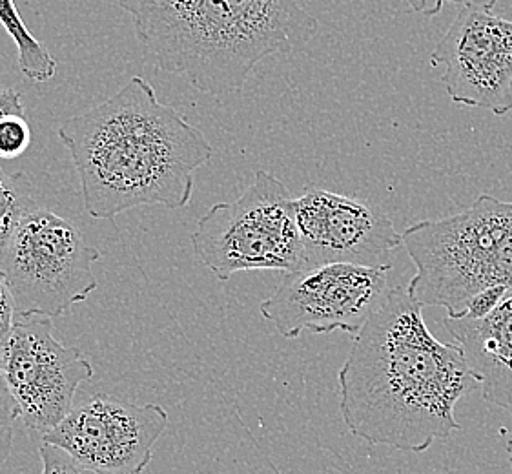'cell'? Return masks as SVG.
Wrapping results in <instances>:
<instances>
[{
  "instance_id": "1",
  "label": "cell",
  "mask_w": 512,
  "mask_h": 474,
  "mask_svg": "<svg viewBox=\"0 0 512 474\" xmlns=\"http://www.w3.org/2000/svg\"><path fill=\"white\" fill-rule=\"evenodd\" d=\"M409 287H394L354 336L338 372L339 409L369 445L423 453L460 431L456 403L480 387L460 345L434 338Z\"/></svg>"
},
{
  "instance_id": "2",
  "label": "cell",
  "mask_w": 512,
  "mask_h": 474,
  "mask_svg": "<svg viewBox=\"0 0 512 474\" xmlns=\"http://www.w3.org/2000/svg\"><path fill=\"white\" fill-rule=\"evenodd\" d=\"M59 139L72 155L93 219L150 205L185 208L194 194L195 170L214 155L205 134L161 103L139 75L104 103L66 119Z\"/></svg>"
},
{
  "instance_id": "3",
  "label": "cell",
  "mask_w": 512,
  "mask_h": 474,
  "mask_svg": "<svg viewBox=\"0 0 512 474\" xmlns=\"http://www.w3.org/2000/svg\"><path fill=\"white\" fill-rule=\"evenodd\" d=\"M159 68L195 90L241 93L272 55L305 50L319 22L299 0H119Z\"/></svg>"
},
{
  "instance_id": "4",
  "label": "cell",
  "mask_w": 512,
  "mask_h": 474,
  "mask_svg": "<svg viewBox=\"0 0 512 474\" xmlns=\"http://www.w3.org/2000/svg\"><path fill=\"white\" fill-rule=\"evenodd\" d=\"M401 237L418 270L407 287L423 307L458 318L482 290L512 289V203L482 194L458 214L416 223Z\"/></svg>"
},
{
  "instance_id": "5",
  "label": "cell",
  "mask_w": 512,
  "mask_h": 474,
  "mask_svg": "<svg viewBox=\"0 0 512 474\" xmlns=\"http://www.w3.org/2000/svg\"><path fill=\"white\" fill-rule=\"evenodd\" d=\"M296 201L274 174L257 170L241 197L217 203L199 219L195 256L219 281L248 270H301Z\"/></svg>"
},
{
  "instance_id": "6",
  "label": "cell",
  "mask_w": 512,
  "mask_h": 474,
  "mask_svg": "<svg viewBox=\"0 0 512 474\" xmlns=\"http://www.w3.org/2000/svg\"><path fill=\"white\" fill-rule=\"evenodd\" d=\"M101 252L66 217L33 208L0 248V274L17 314L62 316L97 290Z\"/></svg>"
},
{
  "instance_id": "7",
  "label": "cell",
  "mask_w": 512,
  "mask_h": 474,
  "mask_svg": "<svg viewBox=\"0 0 512 474\" xmlns=\"http://www.w3.org/2000/svg\"><path fill=\"white\" fill-rule=\"evenodd\" d=\"M390 270L328 263L287 272L259 310L287 340H296L305 330L358 336L389 296Z\"/></svg>"
},
{
  "instance_id": "8",
  "label": "cell",
  "mask_w": 512,
  "mask_h": 474,
  "mask_svg": "<svg viewBox=\"0 0 512 474\" xmlns=\"http://www.w3.org/2000/svg\"><path fill=\"white\" fill-rule=\"evenodd\" d=\"M0 354L19 420L42 436L70 414L79 385L93 378L90 360L57 340L52 318L41 314H17Z\"/></svg>"
},
{
  "instance_id": "9",
  "label": "cell",
  "mask_w": 512,
  "mask_h": 474,
  "mask_svg": "<svg viewBox=\"0 0 512 474\" xmlns=\"http://www.w3.org/2000/svg\"><path fill=\"white\" fill-rule=\"evenodd\" d=\"M166 427L168 413L161 405H137L101 392L73 405L42 444L59 447L93 474H141Z\"/></svg>"
},
{
  "instance_id": "10",
  "label": "cell",
  "mask_w": 512,
  "mask_h": 474,
  "mask_svg": "<svg viewBox=\"0 0 512 474\" xmlns=\"http://www.w3.org/2000/svg\"><path fill=\"white\" fill-rule=\"evenodd\" d=\"M443 68L452 101L491 114L512 110V21L480 6H460L429 57Z\"/></svg>"
},
{
  "instance_id": "11",
  "label": "cell",
  "mask_w": 512,
  "mask_h": 474,
  "mask_svg": "<svg viewBox=\"0 0 512 474\" xmlns=\"http://www.w3.org/2000/svg\"><path fill=\"white\" fill-rule=\"evenodd\" d=\"M296 223L303 245V268L328 263L392 267L390 258L403 237L379 208L318 186L297 197Z\"/></svg>"
},
{
  "instance_id": "12",
  "label": "cell",
  "mask_w": 512,
  "mask_h": 474,
  "mask_svg": "<svg viewBox=\"0 0 512 474\" xmlns=\"http://www.w3.org/2000/svg\"><path fill=\"white\" fill-rule=\"evenodd\" d=\"M483 400L512 416V289L483 320L445 318Z\"/></svg>"
},
{
  "instance_id": "13",
  "label": "cell",
  "mask_w": 512,
  "mask_h": 474,
  "mask_svg": "<svg viewBox=\"0 0 512 474\" xmlns=\"http://www.w3.org/2000/svg\"><path fill=\"white\" fill-rule=\"evenodd\" d=\"M0 24L17 46V64L26 79L48 83L57 73V61L22 21L15 0H0Z\"/></svg>"
},
{
  "instance_id": "14",
  "label": "cell",
  "mask_w": 512,
  "mask_h": 474,
  "mask_svg": "<svg viewBox=\"0 0 512 474\" xmlns=\"http://www.w3.org/2000/svg\"><path fill=\"white\" fill-rule=\"evenodd\" d=\"M31 183L24 174H8L0 168V248L8 243L22 217L37 208Z\"/></svg>"
},
{
  "instance_id": "15",
  "label": "cell",
  "mask_w": 512,
  "mask_h": 474,
  "mask_svg": "<svg viewBox=\"0 0 512 474\" xmlns=\"http://www.w3.org/2000/svg\"><path fill=\"white\" fill-rule=\"evenodd\" d=\"M31 124L26 114L0 117V159H17L30 150Z\"/></svg>"
},
{
  "instance_id": "16",
  "label": "cell",
  "mask_w": 512,
  "mask_h": 474,
  "mask_svg": "<svg viewBox=\"0 0 512 474\" xmlns=\"http://www.w3.org/2000/svg\"><path fill=\"white\" fill-rule=\"evenodd\" d=\"M17 420H19V411L4 382L2 354H0V465L6 464V460L10 458Z\"/></svg>"
},
{
  "instance_id": "17",
  "label": "cell",
  "mask_w": 512,
  "mask_h": 474,
  "mask_svg": "<svg viewBox=\"0 0 512 474\" xmlns=\"http://www.w3.org/2000/svg\"><path fill=\"white\" fill-rule=\"evenodd\" d=\"M39 454L42 462L41 474H93L77 464L70 454L64 453L59 447L42 444Z\"/></svg>"
},
{
  "instance_id": "18",
  "label": "cell",
  "mask_w": 512,
  "mask_h": 474,
  "mask_svg": "<svg viewBox=\"0 0 512 474\" xmlns=\"http://www.w3.org/2000/svg\"><path fill=\"white\" fill-rule=\"evenodd\" d=\"M507 290L509 289H505L502 285L482 290L480 294H476L467 303V307H465V310L461 312V316H458V318H469V320H483V318H487L492 310L502 303L503 296H505Z\"/></svg>"
},
{
  "instance_id": "19",
  "label": "cell",
  "mask_w": 512,
  "mask_h": 474,
  "mask_svg": "<svg viewBox=\"0 0 512 474\" xmlns=\"http://www.w3.org/2000/svg\"><path fill=\"white\" fill-rule=\"evenodd\" d=\"M15 316H17L15 301H13V296H11L6 281L0 274V349L6 345V341L10 338Z\"/></svg>"
},
{
  "instance_id": "20",
  "label": "cell",
  "mask_w": 512,
  "mask_h": 474,
  "mask_svg": "<svg viewBox=\"0 0 512 474\" xmlns=\"http://www.w3.org/2000/svg\"><path fill=\"white\" fill-rule=\"evenodd\" d=\"M8 114H26L22 93L13 88L0 86V117Z\"/></svg>"
},
{
  "instance_id": "21",
  "label": "cell",
  "mask_w": 512,
  "mask_h": 474,
  "mask_svg": "<svg viewBox=\"0 0 512 474\" xmlns=\"http://www.w3.org/2000/svg\"><path fill=\"white\" fill-rule=\"evenodd\" d=\"M507 454H509V462H511L512 467V440L511 442H507Z\"/></svg>"
}]
</instances>
